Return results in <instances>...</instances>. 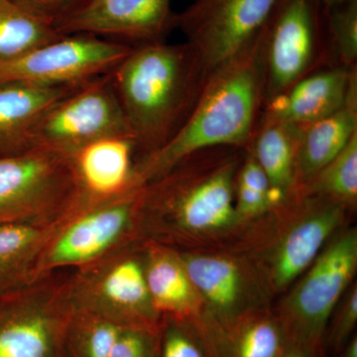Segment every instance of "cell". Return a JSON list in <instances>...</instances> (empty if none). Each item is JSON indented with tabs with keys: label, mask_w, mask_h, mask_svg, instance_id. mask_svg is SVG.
I'll return each mask as SVG.
<instances>
[{
	"label": "cell",
	"mask_w": 357,
	"mask_h": 357,
	"mask_svg": "<svg viewBox=\"0 0 357 357\" xmlns=\"http://www.w3.org/2000/svg\"><path fill=\"white\" fill-rule=\"evenodd\" d=\"M265 102L261 31L243 51L211 73L191 115L153 153L137 157L136 173L147 184L190 155L215 147L248 150Z\"/></svg>",
	"instance_id": "6da1fadb"
},
{
	"label": "cell",
	"mask_w": 357,
	"mask_h": 357,
	"mask_svg": "<svg viewBox=\"0 0 357 357\" xmlns=\"http://www.w3.org/2000/svg\"><path fill=\"white\" fill-rule=\"evenodd\" d=\"M191 44L133 46L110 72L138 157L165 146L184 126L211 75Z\"/></svg>",
	"instance_id": "7a4b0ae2"
},
{
	"label": "cell",
	"mask_w": 357,
	"mask_h": 357,
	"mask_svg": "<svg viewBox=\"0 0 357 357\" xmlns=\"http://www.w3.org/2000/svg\"><path fill=\"white\" fill-rule=\"evenodd\" d=\"M245 152L236 147L202 150L143 185V237L165 245L187 243L241 222L234 190Z\"/></svg>",
	"instance_id": "3957f363"
},
{
	"label": "cell",
	"mask_w": 357,
	"mask_h": 357,
	"mask_svg": "<svg viewBox=\"0 0 357 357\" xmlns=\"http://www.w3.org/2000/svg\"><path fill=\"white\" fill-rule=\"evenodd\" d=\"M143 185L102 201L79 197L66 211L40 256L32 282L64 269L76 271L126 245L142 234Z\"/></svg>",
	"instance_id": "277c9868"
},
{
	"label": "cell",
	"mask_w": 357,
	"mask_h": 357,
	"mask_svg": "<svg viewBox=\"0 0 357 357\" xmlns=\"http://www.w3.org/2000/svg\"><path fill=\"white\" fill-rule=\"evenodd\" d=\"M146 239L126 244L66 277L72 309L102 317L121 326L159 330L162 317L148 290Z\"/></svg>",
	"instance_id": "5b68a950"
},
{
	"label": "cell",
	"mask_w": 357,
	"mask_h": 357,
	"mask_svg": "<svg viewBox=\"0 0 357 357\" xmlns=\"http://www.w3.org/2000/svg\"><path fill=\"white\" fill-rule=\"evenodd\" d=\"M261 35L265 102L314 70L335 65L321 0H279Z\"/></svg>",
	"instance_id": "8992f818"
},
{
	"label": "cell",
	"mask_w": 357,
	"mask_h": 357,
	"mask_svg": "<svg viewBox=\"0 0 357 357\" xmlns=\"http://www.w3.org/2000/svg\"><path fill=\"white\" fill-rule=\"evenodd\" d=\"M79 197L70 155L42 148L0 154V225L57 220Z\"/></svg>",
	"instance_id": "52a82bcc"
},
{
	"label": "cell",
	"mask_w": 357,
	"mask_h": 357,
	"mask_svg": "<svg viewBox=\"0 0 357 357\" xmlns=\"http://www.w3.org/2000/svg\"><path fill=\"white\" fill-rule=\"evenodd\" d=\"M72 312L57 273L0 292V357H66Z\"/></svg>",
	"instance_id": "ba28073f"
},
{
	"label": "cell",
	"mask_w": 357,
	"mask_h": 357,
	"mask_svg": "<svg viewBox=\"0 0 357 357\" xmlns=\"http://www.w3.org/2000/svg\"><path fill=\"white\" fill-rule=\"evenodd\" d=\"M131 135L110 73L79 84L32 124L20 149L42 148L70 154L105 136Z\"/></svg>",
	"instance_id": "9c48e42d"
},
{
	"label": "cell",
	"mask_w": 357,
	"mask_h": 357,
	"mask_svg": "<svg viewBox=\"0 0 357 357\" xmlns=\"http://www.w3.org/2000/svg\"><path fill=\"white\" fill-rule=\"evenodd\" d=\"M356 267L357 234L351 230L317 257L286 301L282 326L288 344L298 345L310 356L314 354Z\"/></svg>",
	"instance_id": "30bf717a"
},
{
	"label": "cell",
	"mask_w": 357,
	"mask_h": 357,
	"mask_svg": "<svg viewBox=\"0 0 357 357\" xmlns=\"http://www.w3.org/2000/svg\"><path fill=\"white\" fill-rule=\"evenodd\" d=\"M132 47L93 35H63L18 57L0 61V86L84 83L112 72Z\"/></svg>",
	"instance_id": "8fae6325"
},
{
	"label": "cell",
	"mask_w": 357,
	"mask_h": 357,
	"mask_svg": "<svg viewBox=\"0 0 357 357\" xmlns=\"http://www.w3.org/2000/svg\"><path fill=\"white\" fill-rule=\"evenodd\" d=\"M279 0H194L175 14L206 69L213 72L243 51L261 31Z\"/></svg>",
	"instance_id": "7c38bea8"
},
{
	"label": "cell",
	"mask_w": 357,
	"mask_h": 357,
	"mask_svg": "<svg viewBox=\"0 0 357 357\" xmlns=\"http://www.w3.org/2000/svg\"><path fill=\"white\" fill-rule=\"evenodd\" d=\"M172 0H84L56 22L62 35L89 34L133 46L164 41L175 29Z\"/></svg>",
	"instance_id": "4fadbf2b"
},
{
	"label": "cell",
	"mask_w": 357,
	"mask_h": 357,
	"mask_svg": "<svg viewBox=\"0 0 357 357\" xmlns=\"http://www.w3.org/2000/svg\"><path fill=\"white\" fill-rule=\"evenodd\" d=\"M69 155L82 199L116 198L143 185L136 173L138 147L132 136H105Z\"/></svg>",
	"instance_id": "5bb4252c"
},
{
	"label": "cell",
	"mask_w": 357,
	"mask_h": 357,
	"mask_svg": "<svg viewBox=\"0 0 357 357\" xmlns=\"http://www.w3.org/2000/svg\"><path fill=\"white\" fill-rule=\"evenodd\" d=\"M356 84L357 68H321L265 102L261 116L305 128L340 109Z\"/></svg>",
	"instance_id": "9a60e30c"
},
{
	"label": "cell",
	"mask_w": 357,
	"mask_h": 357,
	"mask_svg": "<svg viewBox=\"0 0 357 357\" xmlns=\"http://www.w3.org/2000/svg\"><path fill=\"white\" fill-rule=\"evenodd\" d=\"M307 210L282 239L272 267L275 287L283 289L295 281L321 253L344 215V206L303 196Z\"/></svg>",
	"instance_id": "2e32d148"
},
{
	"label": "cell",
	"mask_w": 357,
	"mask_h": 357,
	"mask_svg": "<svg viewBox=\"0 0 357 357\" xmlns=\"http://www.w3.org/2000/svg\"><path fill=\"white\" fill-rule=\"evenodd\" d=\"M302 132L303 128L288 122L261 116L249 145L248 151L269 181L274 206L297 196V160Z\"/></svg>",
	"instance_id": "e0dca14e"
},
{
	"label": "cell",
	"mask_w": 357,
	"mask_h": 357,
	"mask_svg": "<svg viewBox=\"0 0 357 357\" xmlns=\"http://www.w3.org/2000/svg\"><path fill=\"white\" fill-rule=\"evenodd\" d=\"M145 271L152 304L162 318L190 321L196 317L201 296L190 280L177 251L146 239Z\"/></svg>",
	"instance_id": "ac0fdd59"
},
{
	"label": "cell",
	"mask_w": 357,
	"mask_h": 357,
	"mask_svg": "<svg viewBox=\"0 0 357 357\" xmlns=\"http://www.w3.org/2000/svg\"><path fill=\"white\" fill-rule=\"evenodd\" d=\"M357 134V84L340 109L303 128L297 160L298 194Z\"/></svg>",
	"instance_id": "d6986e66"
},
{
	"label": "cell",
	"mask_w": 357,
	"mask_h": 357,
	"mask_svg": "<svg viewBox=\"0 0 357 357\" xmlns=\"http://www.w3.org/2000/svg\"><path fill=\"white\" fill-rule=\"evenodd\" d=\"M79 84H81L61 86L23 84L0 86V154L17 152L21 138L32 124Z\"/></svg>",
	"instance_id": "ffe728a7"
},
{
	"label": "cell",
	"mask_w": 357,
	"mask_h": 357,
	"mask_svg": "<svg viewBox=\"0 0 357 357\" xmlns=\"http://www.w3.org/2000/svg\"><path fill=\"white\" fill-rule=\"evenodd\" d=\"M62 217L0 225V292L31 283L40 256Z\"/></svg>",
	"instance_id": "44dd1931"
},
{
	"label": "cell",
	"mask_w": 357,
	"mask_h": 357,
	"mask_svg": "<svg viewBox=\"0 0 357 357\" xmlns=\"http://www.w3.org/2000/svg\"><path fill=\"white\" fill-rule=\"evenodd\" d=\"M197 292L223 323L236 314L243 300L244 280L238 266L225 256L180 255Z\"/></svg>",
	"instance_id": "7402d4cb"
},
{
	"label": "cell",
	"mask_w": 357,
	"mask_h": 357,
	"mask_svg": "<svg viewBox=\"0 0 357 357\" xmlns=\"http://www.w3.org/2000/svg\"><path fill=\"white\" fill-rule=\"evenodd\" d=\"M55 23L20 0H0V61L60 38Z\"/></svg>",
	"instance_id": "603a6c76"
},
{
	"label": "cell",
	"mask_w": 357,
	"mask_h": 357,
	"mask_svg": "<svg viewBox=\"0 0 357 357\" xmlns=\"http://www.w3.org/2000/svg\"><path fill=\"white\" fill-rule=\"evenodd\" d=\"M347 206L357 199V134L299 192Z\"/></svg>",
	"instance_id": "cb8c5ba5"
},
{
	"label": "cell",
	"mask_w": 357,
	"mask_h": 357,
	"mask_svg": "<svg viewBox=\"0 0 357 357\" xmlns=\"http://www.w3.org/2000/svg\"><path fill=\"white\" fill-rule=\"evenodd\" d=\"M126 326L73 310L66 335V357H109Z\"/></svg>",
	"instance_id": "d4e9b609"
},
{
	"label": "cell",
	"mask_w": 357,
	"mask_h": 357,
	"mask_svg": "<svg viewBox=\"0 0 357 357\" xmlns=\"http://www.w3.org/2000/svg\"><path fill=\"white\" fill-rule=\"evenodd\" d=\"M229 357H282L287 345L283 326L269 318L229 325Z\"/></svg>",
	"instance_id": "484cf974"
},
{
	"label": "cell",
	"mask_w": 357,
	"mask_h": 357,
	"mask_svg": "<svg viewBox=\"0 0 357 357\" xmlns=\"http://www.w3.org/2000/svg\"><path fill=\"white\" fill-rule=\"evenodd\" d=\"M234 204L241 220L257 217L274 208L267 176L248 150L237 172Z\"/></svg>",
	"instance_id": "4316f807"
},
{
	"label": "cell",
	"mask_w": 357,
	"mask_h": 357,
	"mask_svg": "<svg viewBox=\"0 0 357 357\" xmlns=\"http://www.w3.org/2000/svg\"><path fill=\"white\" fill-rule=\"evenodd\" d=\"M326 30L333 64L357 68V0L326 9Z\"/></svg>",
	"instance_id": "83f0119b"
},
{
	"label": "cell",
	"mask_w": 357,
	"mask_h": 357,
	"mask_svg": "<svg viewBox=\"0 0 357 357\" xmlns=\"http://www.w3.org/2000/svg\"><path fill=\"white\" fill-rule=\"evenodd\" d=\"M185 323L187 321L162 318L155 357H206Z\"/></svg>",
	"instance_id": "f1b7e54d"
},
{
	"label": "cell",
	"mask_w": 357,
	"mask_h": 357,
	"mask_svg": "<svg viewBox=\"0 0 357 357\" xmlns=\"http://www.w3.org/2000/svg\"><path fill=\"white\" fill-rule=\"evenodd\" d=\"M159 330L126 326L109 357H155Z\"/></svg>",
	"instance_id": "f546056e"
},
{
	"label": "cell",
	"mask_w": 357,
	"mask_h": 357,
	"mask_svg": "<svg viewBox=\"0 0 357 357\" xmlns=\"http://www.w3.org/2000/svg\"><path fill=\"white\" fill-rule=\"evenodd\" d=\"M357 321V288L354 285L347 295V300L342 305L337 314V319L333 323L328 344L335 351H340L351 340L352 333L356 328Z\"/></svg>",
	"instance_id": "4dcf8cb0"
},
{
	"label": "cell",
	"mask_w": 357,
	"mask_h": 357,
	"mask_svg": "<svg viewBox=\"0 0 357 357\" xmlns=\"http://www.w3.org/2000/svg\"><path fill=\"white\" fill-rule=\"evenodd\" d=\"M33 10L57 22L61 18L77 8L84 0H20Z\"/></svg>",
	"instance_id": "1f68e13d"
},
{
	"label": "cell",
	"mask_w": 357,
	"mask_h": 357,
	"mask_svg": "<svg viewBox=\"0 0 357 357\" xmlns=\"http://www.w3.org/2000/svg\"><path fill=\"white\" fill-rule=\"evenodd\" d=\"M282 357H311L304 349H301L298 345L288 344L286 345L285 351Z\"/></svg>",
	"instance_id": "d6a6232c"
},
{
	"label": "cell",
	"mask_w": 357,
	"mask_h": 357,
	"mask_svg": "<svg viewBox=\"0 0 357 357\" xmlns=\"http://www.w3.org/2000/svg\"><path fill=\"white\" fill-rule=\"evenodd\" d=\"M340 357H357V338L356 335L349 340V344L344 347L342 356Z\"/></svg>",
	"instance_id": "836d02e7"
},
{
	"label": "cell",
	"mask_w": 357,
	"mask_h": 357,
	"mask_svg": "<svg viewBox=\"0 0 357 357\" xmlns=\"http://www.w3.org/2000/svg\"><path fill=\"white\" fill-rule=\"evenodd\" d=\"M347 1V0H321L326 9L331 8V7L337 6V4L342 3V2Z\"/></svg>",
	"instance_id": "e575fe53"
}]
</instances>
